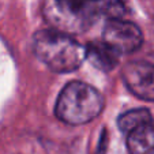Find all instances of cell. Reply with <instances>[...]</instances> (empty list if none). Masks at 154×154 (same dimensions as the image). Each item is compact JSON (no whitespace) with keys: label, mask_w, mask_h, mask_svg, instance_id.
<instances>
[{"label":"cell","mask_w":154,"mask_h":154,"mask_svg":"<svg viewBox=\"0 0 154 154\" xmlns=\"http://www.w3.org/2000/svg\"><path fill=\"white\" fill-rule=\"evenodd\" d=\"M33 51L38 60L57 74L78 70L86 59V47L59 30H38L33 37Z\"/></svg>","instance_id":"obj_1"},{"label":"cell","mask_w":154,"mask_h":154,"mask_svg":"<svg viewBox=\"0 0 154 154\" xmlns=\"http://www.w3.org/2000/svg\"><path fill=\"white\" fill-rule=\"evenodd\" d=\"M119 53L102 41H91L86 47V59L90 64L104 72L115 70L119 66Z\"/></svg>","instance_id":"obj_5"},{"label":"cell","mask_w":154,"mask_h":154,"mask_svg":"<svg viewBox=\"0 0 154 154\" xmlns=\"http://www.w3.org/2000/svg\"><path fill=\"white\" fill-rule=\"evenodd\" d=\"M102 41L119 55H127L142 47L143 34L132 22L123 19L108 20L102 32Z\"/></svg>","instance_id":"obj_3"},{"label":"cell","mask_w":154,"mask_h":154,"mask_svg":"<svg viewBox=\"0 0 154 154\" xmlns=\"http://www.w3.org/2000/svg\"><path fill=\"white\" fill-rule=\"evenodd\" d=\"M128 154H154V125L147 123L127 134Z\"/></svg>","instance_id":"obj_6"},{"label":"cell","mask_w":154,"mask_h":154,"mask_svg":"<svg viewBox=\"0 0 154 154\" xmlns=\"http://www.w3.org/2000/svg\"><path fill=\"white\" fill-rule=\"evenodd\" d=\"M122 78L131 93L145 101H154V64L132 60L122 68Z\"/></svg>","instance_id":"obj_4"},{"label":"cell","mask_w":154,"mask_h":154,"mask_svg":"<svg viewBox=\"0 0 154 154\" xmlns=\"http://www.w3.org/2000/svg\"><path fill=\"white\" fill-rule=\"evenodd\" d=\"M147 123H153V117L150 111L146 108H137L132 111H127L120 115L117 119V125L125 134Z\"/></svg>","instance_id":"obj_7"},{"label":"cell","mask_w":154,"mask_h":154,"mask_svg":"<svg viewBox=\"0 0 154 154\" xmlns=\"http://www.w3.org/2000/svg\"><path fill=\"white\" fill-rule=\"evenodd\" d=\"M105 100L93 86L81 81H71L61 89L55 105L59 120L70 125L93 122L102 112Z\"/></svg>","instance_id":"obj_2"}]
</instances>
